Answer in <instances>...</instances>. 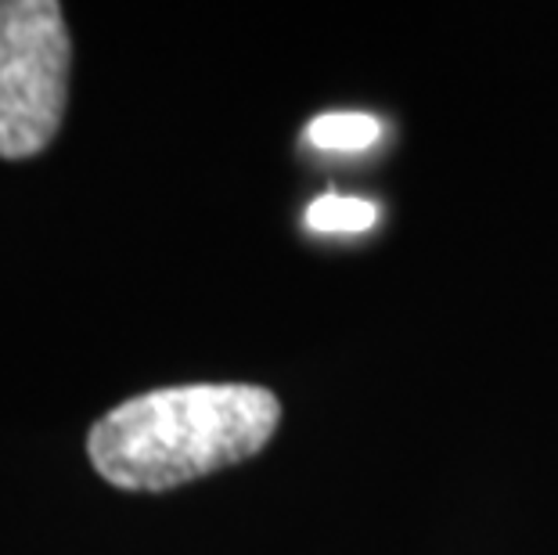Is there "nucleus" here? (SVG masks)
Returning a JSON list of instances; mask_svg holds the SVG:
<instances>
[{
  "label": "nucleus",
  "instance_id": "obj_1",
  "mask_svg": "<svg viewBox=\"0 0 558 555\" xmlns=\"http://www.w3.org/2000/svg\"><path fill=\"white\" fill-rule=\"evenodd\" d=\"M281 422L278 397L248 383H192L130 397L87 436L90 466L123 491H173L259 455Z\"/></svg>",
  "mask_w": 558,
  "mask_h": 555
},
{
  "label": "nucleus",
  "instance_id": "obj_2",
  "mask_svg": "<svg viewBox=\"0 0 558 555\" xmlns=\"http://www.w3.org/2000/svg\"><path fill=\"white\" fill-rule=\"evenodd\" d=\"M62 4L0 0V159H29L51 145L69 98Z\"/></svg>",
  "mask_w": 558,
  "mask_h": 555
},
{
  "label": "nucleus",
  "instance_id": "obj_3",
  "mask_svg": "<svg viewBox=\"0 0 558 555\" xmlns=\"http://www.w3.org/2000/svg\"><path fill=\"white\" fill-rule=\"evenodd\" d=\"M383 137V123L364 112H328L306 126V141L320 152H364Z\"/></svg>",
  "mask_w": 558,
  "mask_h": 555
},
{
  "label": "nucleus",
  "instance_id": "obj_4",
  "mask_svg": "<svg viewBox=\"0 0 558 555\" xmlns=\"http://www.w3.org/2000/svg\"><path fill=\"white\" fill-rule=\"evenodd\" d=\"M378 220V206L367 198H347V195H320L306 206V228L325 234H353L367 231Z\"/></svg>",
  "mask_w": 558,
  "mask_h": 555
}]
</instances>
